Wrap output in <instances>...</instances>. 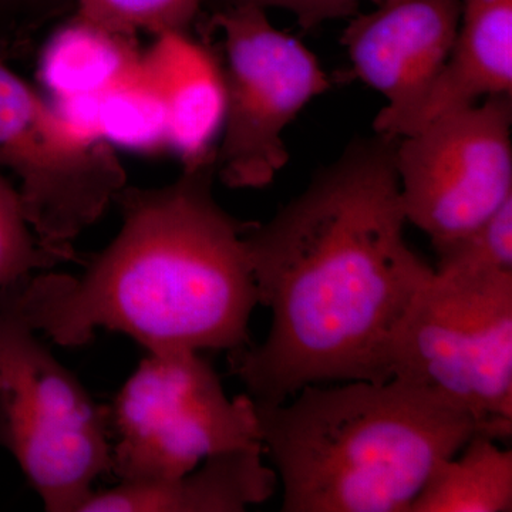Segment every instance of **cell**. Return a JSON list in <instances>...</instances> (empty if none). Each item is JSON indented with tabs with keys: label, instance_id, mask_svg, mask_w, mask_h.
Returning <instances> with one entry per match:
<instances>
[{
	"label": "cell",
	"instance_id": "obj_1",
	"mask_svg": "<svg viewBox=\"0 0 512 512\" xmlns=\"http://www.w3.org/2000/svg\"><path fill=\"white\" fill-rule=\"evenodd\" d=\"M394 144L376 133L353 141L245 234L259 305L272 313L264 342L229 355L254 402L392 379L394 333L434 271L404 237Z\"/></svg>",
	"mask_w": 512,
	"mask_h": 512
},
{
	"label": "cell",
	"instance_id": "obj_2",
	"mask_svg": "<svg viewBox=\"0 0 512 512\" xmlns=\"http://www.w3.org/2000/svg\"><path fill=\"white\" fill-rule=\"evenodd\" d=\"M214 156L163 188L117 194L123 224L80 276L19 282L23 315L57 345L77 348L97 329L130 336L150 353L251 345L258 292L245 234L212 192Z\"/></svg>",
	"mask_w": 512,
	"mask_h": 512
},
{
	"label": "cell",
	"instance_id": "obj_3",
	"mask_svg": "<svg viewBox=\"0 0 512 512\" xmlns=\"http://www.w3.org/2000/svg\"><path fill=\"white\" fill-rule=\"evenodd\" d=\"M255 410L282 512H410L437 464L481 433L463 407L396 377L311 384Z\"/></svg>",
	"mask_w": 512,
	"mask_h": 512
},
{
	"label": "cell",
	"instance_id": "obj_4",
	"mask_svg": "<svg viewBox=\"0 0 512 512\" xmlns=\"http://www.w3.org/2000/svg\"><path fill=\"white\" fill-rule=\"evenodd\" d=\"M18 286L0 289V444L46 511L80 512L111 470L110 407L94 402L37 338Z\"/></svg>",
	"mask_w": 512,
	"mask_h": 512
},
{
	"label": "cell",
	"instance_id": "obj_5",
	"mask_svg": "<svg viewBox=\"0 0 512 512\" xmlns=\"http://www.w3.org/2000/svg\"><path fill=\"white\" fill-rule=\"evenodd\" d=\"M392 377L473 414L495 441L512 434V272L433 271L397 326Z\"/></svg>",
	"mask_w": 512,
	"mask_h": 512
},
{
	"label": "cell",
	"instance_id": "obj_6",
	"mask_svg": "<svg viewBox=\"0 0 512 512\" xmlns=\"http://www.w3.org/2000/svg\"><path fill=\"white\" fill-rule=\"evenodd\" d=\"M110 426L111 470L120 483L183 476L217 454L262 447L255 402L229 399L200 352L150 353L121 387Z\"/></svg>",
	"mask_w": 512,
	"mask_h": 512
},
{
	"label": "cell",
	"instance_id": "obj_7",
	"mask_svg": "<svg viewBox=\"0 0 512 512\" xmlns=\"http://www.w3.org/2000/svg\"><path fill=\"white\" fill-rule=\"evenodd\" d=\"M222 33L221 140L215 173L228 188H265L288 164L286 128L330 89L318 57L275 28L266 10L227 6L214 18Z\"/></svg>",
	"mask_w": 512,
	"mask_h": 512
},
{
	"label": "cell",
	"instance_id": "obj_8",
	"mask_svg": "<svg viewBox=\"0 0 512 512\" xmlns=\"http://www.w3.org/2000/svg\"><path fill=\"white\" fill-rule=\"evenodd\" d=\"M2 167L18 177L40 244L67 261H76L74 239L100 220L127 180L113 146L74 128L0 59Z\"/></svg>",
	"mask_w": 512,
	"mask_h": 512
},
{
	"label": "cell",
	"instance_id": "obj_9",
	"mask_svg": "<svg viewBox=\"0 0 512 512\" xmlns=\"http://www.w3.org/2000/svg\"><path fill=\"white\" fill-rule=\"evenodd\" d=\"M511 97H488L396 138L404 215L433 247L478 227L512 200Z\"/></svg>",
	"mask_w": 512,
	"mask_h": 512
},
{
	"label": "cell",
	"instance_id": "obj_10",
	"mask_svg": "<svg viewBox=\"0 0 512 512\" xmlns=\"http://www.w3.org/2000/svg\"><path fill=\"white\" fill-rule=\"evenodd\" d=\"M463 0H383L340 36L352 73L386 100L375 119L410 109L443 69Z\"/></svg>",
	"mask_w": 512,
	"mask_h": 512
},
{
	"label": "cell",
	"instance_id": "obj_11",
	"mask_svg": "<svg viewBox=\"0 0 512 512\" xmlns=\"http://www.w3.org/2000/svg\"><path fill=\"white\" fill-rule=\"evenodd\" d=\"M493 96H512V0H463L456 39L429 90L403 113L375 119L373 130L407 136Z\"/></svg>",
	"mask_w": 512,
	"mask_h": 512
},
{
	"label": "cell",
	"instance_id": "obj_12",
	"mask_svg": "<svg viewBox=\"0 0 512 512\" xmlns=\"http://www.w3.org/2000/svg\"><path fill=\"white\" fill-rule=\"evenodd\" d=\"M264 447L217 454L183 476L93 491L80 512H242L278 488Z\"/></svg>",
	"mask_w": 512,
	"mask_h": 512
},
{
	"label": "cell",
	"instance_id": "obj_13",
	"mask_svg": "<svg viewBox=\"0 0 512 512\" xmlns=\"http://www.w3.org/2000/svg\"><path fill=\"white\" fill-rule=\"evenodd\" d=\"M141 70L163 100L168 150L183 158L185 167L208 160V143L221 127L224 107L220 67L187 32H165L141 53Z\"/></svg>",
	"mask_w": 512,
	"mask_h": 512
},
{
	"label": "cell",
	"instance_id": "obj_14",
	"mask_svg": "<svg viewBox=\"0 0 512 512\" xmlns=\"http://www.w3.org/2000/svg\"><path fill=\"white\" fill-rule=\"evenodd\" d=\"M141 53L133 36L76 15L47 40L37 80L53 100L99 97L140 72Z\"/></svg>",
	"mask_w": 512,
	"mask_h": 512
},
{
	"label": "cell",
	"instance_id": "obj_15",
	"mask_svg": "<svg viewBox=\"0 0 512 512\" xmlns=\"http://www.w3.org/2000/svg\"><path fill=\"white\" fill-rule=\"evenodd\" d=\"M434 468L410 512H511L512 451L476 434Z\"/></svg>",
	"mask_w": 512,
	"mask_h": 512
},
{
	"label": "cell",
	"instance_id": "obj_16",
	"mask_svg": "<svg viewBox=\"0 0 512 512\" xmlns=\"http://www.w3.org/2000/svg\"><path fill=\"white\" fill-rule=\"evenodd\" d=\"M100 137L113 147L154 154L168 150L167 113L143 70L99 97Z\"/></svg>",
	"mask_w": 512,
	"mask_h": 512
},
{
	"label": "cell",
	"instance_id": "obj_17",
	"mask_svg": "<svg viewBox=\"0 0 512 512\" xmlns=\"http://www.w3.org/2000/svg\"><path fill=\"white\" fill-rule=\"evenodd\" d=\"M433 248L437 254L434 271L440 274L512 272V200L483 224Z\"/></svg>",
	"mask_w": 512,
	"mask_h": 512
},
{
	"label": "cell",
	"instance_id": "obj_18",
	"mask_svg": "<svg viewBox=\"0 0 512 512\" xmlns=\"http://www.w3.org/2000/svg\"><path fill=\"white\" fill-rule=\"evenodd\" d=\"M76 15L101 28L136 37L137 33L187 32L205 0H74Z\"/></svg>",
	"mask_w": 512,
	"mask_h": 512
},
{
	"label": "cell",
	"instance_id": "obj_19",
	"mask_svg": "<svg viewBox=\"0 0 512 512\" xmlns=\"http://www.w3.org/2000/svg\"><path fill=\"white\" fill-rule=\"evenodd\" d=\"M66 261L40 244L23 211L18 188L0 171V289Z\"/></svg>",
	"mask_w": 512,
	"mask_h": 512
},
{
	"label": "cell",
	"instance_id": "obj_20",
	"mask_svg": "<svg viewBox=\"0 0 512 512\" xmlns=\"http://www.w3.org/2000/svg\"><path fill=\"white\" fill-rule=\"evenodd\" d=\"M227 6L252 5L291 12L303 29H313L329 20L356 15L363 2L379 5L383 0H225Z\"/></svg>",
	"mask_w": 512,
	"mask_h": 512
},
{
	"label": "cell",
	"instance_id": "obj_21",
	"mask_svg": "<svg viewBox=\"0 0 512 512\" xmlns=\"http://www.w3.org/2000/svg\"><path fill=\"white\" fill-rule=\"evenodd\" d=\"M16 2H20V0H0V6L12 5Z\"/></svg>",
	"mask_w": 512,
	"mask_h": 512
}]
</instances>
